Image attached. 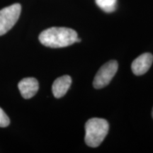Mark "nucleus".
<instances>
[{"mask_svg": "<svg viewBox=\"0 0 153 153\" xmlns=\"http://www.w3.org/2000/svg\"><path fill=\"white\" fill-rule=\"evenodd\" d=\"M77 33L72 28L52 27L44 30L38 39L43 45L53 48L68 47L76 43Z\"/></svg>", "mask_w": 153, "mask_h": 153, "instance_id": "1", "label": "nucleus"}, {"mask_svg": "<svg viewBox=\"0 0 153 153\" xmlns=\"http://www.w3.org/2000/svg\"><path fill=\"white\" fill-rule=\"evenodd\" d=\"M109 130V124L104 118H93L85 124L86 144L91 148H97L104 141Z\"/></svg>", "mask_w": 153, "mask_h": 153, "instance_id": "2", "label": "nucleus"}, {"mask_svg": "<svg viewBox=\"0 0 153 153\" xmlns=\"http://www.w3.org/2000/svg\"><path fill=\"white\" fill-rule=\"evenodd\" d=\"M22 11V6L14 4L0 10V36L4 35L17 22Z\"/></svg>", "mask_w": 153, "mask_h": 153, "instance_id": "3", "label": "nucleus"}, {"mask_svg": "<svg viewBox=\"0 0 153 153\" xmlns=\"http://www.w3.org/2000/svg\"><path fill=\"white\" fill-rule=\"evenodd\" d=\"M118 68V64L116 60H111L101 66L94 79L95 89H101L108 85L117 72Z\"/></svg>", "mask_w": 153, "mask_h": 153, "instance_id": "4", "label": "nucleus"}, {"mask_svg": "<svg viewBox=\"0 0 153 153\" xmlns=\"http://www.w3.org/2000/svg\"><path fill=\"white\" fill-rule=\"evenodd\" d=\"M153 62V55L151 53H145L137 57L132 62L131 69L133 74L140 76L146 73L150 68Z\"/></svg>", "mask_w": 153, "mask_h": 153, "instance_id": "5", "label": "nucleus"}, {"mask_svg": "<svg viewBox=\"0 0 153 153\" xmlns=\"http://www.w3.org/2000/svg\"><path fill=\"white\" fill-rule=\"evenodd\" d=\"M18 87L21 94L24 99H28L36 95L39 89L38 80L33 77L24 78L19 82Z\"/></svg>", "mask_w": 153, "mask_h": 153, "instance_id": "6", "label": "nucleus"}, {"mask_svg": "<svg viewBox=\"0 0 153 153\" xmlns=\"http://www.w3.org/2000/svg\"><path fill=\"white\" fill-rule=\"evenodd\" d=\"M72 84V78L69 75L60 76L55 80L52 86V91L55 98L59 99L66 94Z\"/></svg>", "mask_w": 153, "mask_h": 153, "instance_id": "7", "label": "nucleus"}, {"mask_svg": "<svg viewBox=\"0 0 153 153\" xmlns=\"http://www.w3.org/2000/svg\"><path fill=\"white\" fill-rule=\"evenodd\" d=\"M99 8L106 13H111L116 10L117 0H95Z\"/></svg>", "mask_w": 153, "mask_h": 153, "instance_id": "8", "label": "nucleus"}, {"mask_svg": "<svg viewBox=\"0 0 153 153\" xmlns=\"http://www.w3.org/2000/svg\"><path fill=\"white\" fill-rule=\"evenodd\" d=\"M10 123V120L6 113L1 108H0V127H7Z\"/></svg>", "mask_w": 153, "mask_h": 153, "instance_id": "9", "label": "nucleus"}, {"mask_svg": "<svg viewBox=\"0 0 153 153\" xmlns=\"http://www.w3.org/2000/svg\"><path fill=\"white\" fill-rule=\"evenodd\" d=\"M81 41H82V40L80 39V38H76V43H79V42H81Z\"/></svg>", "mask_w": 153, "mask_h": 153, "instance_id": "10", "label": "nucleus"}, {"mask_svg": "<svg viewBox=\"0 0 153 153\" xmlns=\"http://www.w3.org/2000/svg\"><path fill=\"white\" fill-rule=\"evenodd\" d=\"M152 118H153V108H152Z\"/></svg>", "mask_w": 153, "mask_h": 153, "instance_id": "11", "label": "nucleus"}]
</instances>
